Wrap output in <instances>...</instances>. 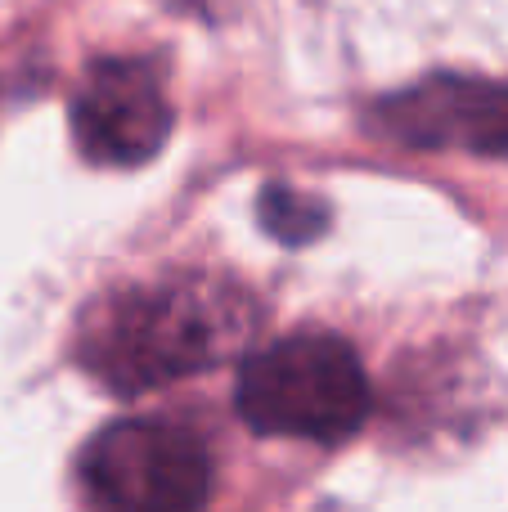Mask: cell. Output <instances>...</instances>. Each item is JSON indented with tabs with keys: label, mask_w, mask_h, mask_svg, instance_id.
<instances>
[{
	"label": "cell",
	"mask_w": 508,
	"mask_h": 512,
	"mask_svg": "<svg viewBox=\"0 0 508 512\" xmlns=\"http://www.w3.org/2000/svg\"><path fill=\"white\" fill-rule=\"evenodd\" d=\"M167 9H176V14H203V18H216L221 9H216V0H162Z\"/></svg>",
	"instance_id": "obj_7"
},
{
	"label": "cell",
	"mask_w": 508,
	"mask_h": 512,
	"mask_svg": "<svg viewBox=\"0 0 508 512\" xmlns=\"http://www.w3.org/2000/svg\"><path fill=\"white\" fill-rule=\"evenodd\" d=\"M77 481L95 504L131 512H180L212 495V459L194 432L162 418H122L90 436Z\"/></svg>",
	"instance_id": "obj_3"
},
{
	"label": "cell",
	"mask_w": 508,
	"mask_h": 512,
	"mask_svg": "<svg viewBox=\"0 0 508 512\" xmlns=\"http://www.w3.org/2000/svg\"><path fill=\"white\" fill-rule=\"evenodd\" d=\"M234 405L257 436L342 445L369 418V378L338 333H293L243 360Z\"/></svg>",
	"instance_id": "obj_2"
},
{
	"label": "cell",
	"mask_w": 508,
	"mask_h": 512,
	"mask_svg": "<svg viewBox=\"0 0 508 512\" xmlns=\"http://www.w3.org/2000/svg\"><path fill=\"white\" fill-rule=\"evenodd\" d=\"M257 306L243 288L221 279H176L104 297L77 337V364L131 400L243 351Z\"/></svg>",
	"instance_id": "obj_1"
},
{
	"label": "cell",
	"mask_w": 508,
	"mask_h": 512,
	"mask_svg": "<svg viewBox=\"0 0 508 512\" xmlns=\"http://www.w3.org/2000/svg\"><path fill=\"white\" fill-rule=\"evenodd\" d=\"M257 216H261V230L275 243H288V248L315 243L329 230V207L320 198L302 194V189H288V185H270L257 198Z\"/></svg>",
	"instance_id": "obj_6"
},
{
	"label": "cell",
	"mask_w": 508,
	"mask_h": 512,
	"mask_svg": "<svg viewBox=\"0 0 508 512\" xmlns=\"http://www.w3.org/2000/svg\"><path fill=\"white\" fill-rule=\"evenodd\" d=\"M72 140L95 167H144L171 140V104L144 59H99L72 95Z\"/></svg>",
	"instance_id": "obj_5"
},
{
	"label": "cell",
	"mask_w": 508,
	"mask_h": 512,
	"mask_svg": "<svg viewBox=\"0 0 508 512\" xmlns=\"http://www.w3.org/2000/svg\"><path fill=\"white\" fill-rule=\"evenodd\" d=\"M369 131L401 149L508 158V81L432 72L369 108Z\"/></svg>",
	"instance_id": "obj_4"
}]
</instances>
